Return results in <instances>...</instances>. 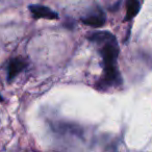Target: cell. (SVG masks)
Listing matches in <instances>:
<instances>
[{
    "mask_svg": "<svg viewBox=\"0 0 152 152\" xmlns=\"http://www.w3.org/2000/svg\"><path fill=\"white\" fill-rule=\"evenodd\" d=\"M89 41L98 46V51L103 61V76L97 83V88L102 91L122 85V77L118 68L120 54L118 41L110 31H95L88 34Z\"/></svg>",
    "mask_w": 152,
    "mask_h": 152,
    "instance_id": "obj_1",
    "label": "cell"
},
{
    "mask_svg": "<svg viewBox=\"0 0 152 152\" xmlns=\"http://www.w3.org/2000/svg\"><path fill=\"white\" fill-rule=\"evenodd\" d=\"M105 19L106 17L104 12L99 7H94L93 9L88 12L87 15L80 18V21L88 26L99 28L105 24Z\"/></svg>",
    "mask_w": 152,
    "mask_h": 152,
    "instance_id": "obj_2",
    "label": "cell"
},
{
    "mask_svg": "<svg viewBox=\"0 0 152 152\" xmlns=\"http://www.w3.org/2000/svg\"><path fill=\"white\" fill-rule=\"evenodd\" d=\"M27 67V61L22 57H14L10 61L7 66V81L12 80L17 77L25 68Z\"/></svg>",
    "mask_w": 152,
    "mask_h": 152,
    "instance_id": "obj_3",
    "label": "cell"
},
{
    "mask_svg": "<svg viewBox=\"0 0 152 152\" xmlns=\"http://www.w3.org/2000/svg\"><path fill=\"white\" fill-rule=\"evenodd\" d=\"M29 11L34 19H41V18H44V19H48V20L58 19L57 13H55L54 11L45 7V5H40V4L29 5Z\"/></svg>",
    "mask_w": 152,
    "mask_h": 152,
    "instance_id": "obj_4",
    "label": "cell"
},
{
    "mask_svg": "<svg viewBox=\"0 0 152 152\" xmlns=\"http://www.w3.org/2000/svg\"><path fill=\"white\" fill-rule=\"evenodd\" d=\"M141 3L140 0H127L126 1V15H125L124 21H130L137 15Z\"/></svg>",
    "mask_w": 152,
    "mask_h": 152,
    "instance_id": "obj_5",
    "label": "cell"
},
{
    "mask_svg": "<svg viewBox=\"0 0 152 152\" xmlns=\"http://www.w3.org/2000/svg\"><path fill=\"white\" fill-rule=\"evenodd\" d=\"M4 101V99H3V97L1 95H0V102H3Z\"/></svg>",
    "mask_w": 152,
    "mask_h": 152,
    "instance_id": "obj_6",
    "label": "cell"
}]
</instances>
